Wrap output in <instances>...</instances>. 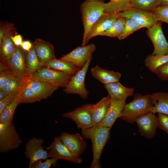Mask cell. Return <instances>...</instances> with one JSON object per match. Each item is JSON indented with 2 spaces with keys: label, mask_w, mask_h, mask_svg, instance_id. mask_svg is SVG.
Wrapping results in <instances>:
<instances>
[{
  "label": "cell",
  "mask_w": 168,
  "mask_h": 168,
  "mask_svg": "<svg viewBox=\"0 0 168 168\" xmlns=\"http://www.w3.org/2000/svg\"><path fill=\"white\" fill-rule=\"evenodd\" d=\"M154 106L151 94L136 93L133 100L125 104L119 118L128 123L133 124L140 117L151 112Z\"/></svg>",
  "instance_id": "1"
},
{
  "label": "cell",
  "mask_w": 168,
  "mask_h": 168,
  "mask_svg": "<svg viewBox=\"0 0 168 168\" xmlns=\"http://www.w3.org/2000/svg\"><path fill=\"white\" fill-rule=\"evenodd\" d=\"M111 128L98 126L81 130V135L85 139L90 140L93 159L90 168H100V157L106 143L110 138Z\"/></svg>",
  "instance_id": "2"
},
{
  "label": "cell",
  "mask_w": 168,
  "mask_h": 168,
  "mask_svg": "<svg viewBox=\"0 0 168 168\" xmlns=\"http://www.w3.org/2000/svg\"><path fill=\"white\" fill-rule=\"evenodd\" d=\"M106 3L104 0H84L80 10L84 28L81 46H85L86 36L94 24L104 13Z\"/></svg>",
  "instance_id": "3"
},
{
  "label": "cell",
  "mask_w": 168,
  "mask_h": 168,
  "mask_svg": "<svg viewBox=\"0 0 168 168\" xmlns=\"http://www.w3.org/2000/svg\"><path fill=\"white\" fill-rule=\"evenodd\" d=\"M22 141L12 121L0 123V152H8L18 148Z\"/></svg>",
  "instance_id": "4"
},
{
  "label": "cell",
  "mask_w": 168,
  "mask_h": 168,
  "mask_svg": "<svg viewBox=\"0 0 168 168\" xmlns=\"http://www.w3.org/2000/svg\"><path fill=\"white\" fill-rule=\"evenodd\" d=\"M30 76L35 79L49 83L58 88H65L72 76L46 66H43Z\"/></svg>",
  "instance_id": "5"
},
{
  "label": "cell",
  "mask_w": 168,
  "mask_h": 168,
  "mask_svg": "<svg viewBox=\"0 0 168 168\" xmlns=\"http://www.w3.org/2000/svg\"><path fill=\"white\" fill-rule=\"evenodd\" d=\"M93 104L87 103L63 114V117L74 122L81 130L93 127L92 110Z\"/></svg>",
  "instance_id": "6"
},
{
  "label": "cell",
  "mask_w": 168,
  "mask_h": 168,
  "mask_svg": "<svg viewBox=\"0 0 168 168\" xmlns=\"http://www.w3.org/2000/svg\"><path fill=\"white\" fill-rule=\"evenodd\" d=\"M91 58L71 78L63 91L67 94H76L83 99H87L89 94V91L85 87V80L90 64L92 60Z\"/></svg>",
  "instance_id": "7"
},
{
  "label": "cell",
  "mask_w": 168,
  "mask_h": 168,
  "mask_svg": "<svg viewBox=\"0 0 168 168\" xmlns=\"http://www.w3.org/2000/svg\"><path fill=\"white\" fill-rule=\"evenodd\" d=\"M162 22L157 21L146 31L153 45L152 55L168 54V42L163 32Z\"/></svg>",
  "instance_id": "8"
},
{
  "label": "cell",
  "mask_w": 168,
  "mask_h": 168,
  "mask_svg": "<svg viewBox=\"0 0 168 168\" xmlns=\"http://www.w3.org/2000/svg\"><path fill=\"white\" fill-rule=\"evenodd\" d=\"M96 49V46L93 43L78 46L59 59L71 62L81 69L86 62L92 58V54Z\"/></svg>",
  "instance_id": "9"
},
{
  "label": "cell",
  "mask_w": 168,
  "mask_h": 168,
  "mask_svg": "<svg viewBox=\"0 0 168 168\" xmlns=\"http://www.w3.org/2000/svg\"><path fill=\"white\" fill-rule=\"evenodd\" d=\"M49 158L57 160L61 159L80 164L82 161L80 157L75 156L60 140L59 137H56L54 141L48 147Z\"/></svg>",
  "instance_id": "10"
},
{
  "label": "cell",
  "mask_w": 168,
  "mask_h": 168,
  "mask_svg": "<svg viewBox=\"0 0 168 168\" xmlns=\"http://www.w3.org/2000/svg\"><path fill=\"white\" fill-rule=\"evenodd\" d=\"M44 141L41 138L33 137L29 140L25 145V155L29 159V168L39 160L49 158L48 151L43 146Z\"/></svg>",
  "instance_id": "11"
},
{
  "label": "cell",
  "mask_w": 168,
  "mask_h": 168,
  "mask_svg": "<svg viewBox=\"0 0 168 168\" xmlns=\"http://www.w3.org/2000/svg\"><path fill=\"white\" fill-rule=\"evenodd\" d=\"M141 136L151 139L155 136L158 128V118L155 114L150 112L137 119L136 121Z\"/></svg>",
  "instance_id": "12"
},
{
  "label": "cell",
  "mask_w": 168,
  "mask_h": 168,
  "mask_svg": "<svg viewBox=\"0 0 168 168\" xmlns=\"http://www.w3.org/2000/svg\"><path fill=\"white\" fill-rule=\"evenodd\" d=\"M120 13L107 14L104 13L94 24L88 33L85 40L86 45L93 38L100 34L109 29L113 23L120 16Z\"/></svg>",
  "instance_id": "13"
},
{
  "label": "cell",
  "mask_w": 168,
  "mask_h": 168,
  "mask_svg": "<svg viewBox=\"0 0 168 168\" xmlns=\"http://www.w3.org/2000/svg\"><path fill=\"white\" fill-rule=\"evenodd\" d=\"M59 137L65 145L77 157L82 155L87 147L86 142L79 133L70 134L63 132Z\"/></svg>",
  "instance_id": "14"
},
{
  "label": "cell",
  "mask_w": 168,
  "mask_h": 168,
  "mask_svg": "<svg viewBox=\"0 0 168 168\" xmlns=\"http://www.w3.org/2000/svg\"><path fill=\"white\" fill-rule=\"evenodd\" d=\"M120 16L133 19L143 28L147 29L151 27L158 21L151 12L143 11L134 8L120 12Z\"/></svg>",
  "instance_id": "15"
},
{
  "label": "cell",
  "mask_w": 168,
  "mask_h": 168,
  "mask_svg": "<svg viewBox=\"0 0 168 168\" xmlns=\"http://www.w3.org/2000/svg\"><path fill=\"white\" fill-rule=\"evenodd\" d=\"M29 84L35 95L36 102L51 96L58 87L52 84L27 76Z\"/></svg>",
  "instance_id": "16"
},
{
  "label": "cell",
  "mask_w": 168,
  "mask_h": 168,
  "mask_svg": "<svg viewBox=\"0 0 168 168\" xmlns=\"http://www.w3.org/2000/svg\"><path fill=\"white\" fill-rule=\"evenodd\" d=\"M126 100V99L111 98L107 113L99 126L111 128L117 119L120 116Z\"/></svg>",
  "instance_id": "17"
},
{
  "label": "cell",
  "mask_w": 168,
  "mask_h": 168,
  "mask_svg": "<svg viewBox=\"0 0 168 168\" xmlns=\"http://www.w3.org/2000/svg\"><path fill=\"white\" fill-rule=\"evenodd\" d=\"M26 52L20 46H16L8 65L15 75L21 77L28 76L26 66Z\"/></svg>",
  "instance_id": "18"
},
{
  "label": "cell",
  "mask_w": 168,
  "mask_h": 168,
  "mask_svg": "<svg viewBox=\"0 0 168 168\" xmlns=\"http://www.w3.org/2000/svg\"><path fill=\"white\" fill-rule=\"evenodd\" d=\"M37 55L44 65L56 58L53 45L41 39L37 38L33 43Z\"/></svg>",
  "instance_id": "19"
},
{
  "label": "cell",
  "mask_w": 168,
  "mask_h": 168,
  "mask_svg": "<svg viewBox=\"0 0 168 168\" xmlns=\"http://www.w3.org/2000/svg\"><path fill=\"white\" fill-rule=\"evenodd\" d=\"M111 97L108 95L93 104L92 110V118L93 127L99 126L104 119L109 108Z\"/></svg>",
  "instance_id": "20"
},
{
  "label": "cell",
  "mask_w": 168,
  "mask_h": 168,
  "mask_svg": "<svg viewBox=\"0 0 168 168\" xmlns=\"http://www.w3.org/2000/svg\"><path fill=\"white\" fill-rule=\"evenodd\" d=\"M92 76L104 85L119 81L121 73L118 72L103 69L98 65L90 69Z\"/></svg>",
  "instance_id": "21"
},
{
  "label": "cell",
  "mask_w": 168,
  "mask_h": 168,
  "mask_svg": "<svg viewBox=\"0 0 168 168\" xmlns=\"http://www.w3.org/2000/svg\"><path fill=\"white\" fill-rule=\"evenodd\" d=\"M104 87L111 98L127 99L134 95V88L127 87L119 81L104 85Z\"/></svg>",
  "instance_id": "22"
},
{
  "label": "cell",
  "mask_w": 168,
  "mask_h": 168,
  "mask_svg": "<svg viewBox=\"0 0 168 168\" xmlns=\"http://www.w3.org/2000/svg\"><path fill=\"white\" fill-rule=\"evenodd\" d=\"M17 34L16 30L11 31L5 36L0 42V59L1 61L8 65L10 58L15 51L16 46L11 37Z\"/></svg>",
  "instance_id": "23"
},
{
  "label": "cell",
  "mask_w": 168,
  "mask_h": 168,
  "mask_svg": "<svg viewBox=\"0 0 168 168\" xmlns=\"http://www.w3.org/2000/svg\"><path fill=\"white\" fill-rule=\"evenodd\" d=\"M43 66L60 71L72 76L81 69L71 62L56 58L47 62Z\"/></svg>",
  "instance_id": "24"
},
{
  "label": "cell",
  "mask_w": 168,
  "mask_h": 168,
  "mask_svg": "<svg viewBox=\"0 0 168 168\" xmlns=\"http://www.w3.org/2000/svg\"><path fill=\"white\" fill-rule=\"evenodd\" d=\"M154 106L151 112L168 115V93L158 92L152 95Z\"/></svg>",
  "instance_id": "25"
},
{
  "label": "cell",
  "mask_w": 168,
  "mask_h": 168,
  "mask_svg": "<svg viewBox=\"0 0 168 168\" xmlns=\"http://www.w3.org/2000/svg\"><path fill=\"white\" fill-rule=\"evenodd\" d=\"M26 66L28 76L37 72L43 66L37 55L33 46L29 51L26 52Z\"/></svg>",
  "instance_id": "26"
},
{
  "label": "cell",
  "mask_w": 168,
  "mask_h": 168,
  "mask_svg": "<svg viewBox=\"0 0 168 168\" xmlns=\"http://www.w3.org/2000/svg\"><path fill=\"white\" fill-rule=\"evenodd\" d=\"M131 0H110L105 7L104 13L112 14L119 13L132 8Z\"/></svg>",
  "instance_id": "27"
},
{
  "label": "cell",
  "mask_w": 168,
  "mask_h": 168,
  "mask_svg": "<svg viewBox=\"0 0 168 168\" xmlns=\"http://www.w3.org/2000/svg\"><path fill=\"white\" fill-rule=\"evenodd\" d=\"M168 62V54L147 55L144 60V64L151 72H154L155 70L160 66Z\"/></svg>",
  "instance_id": "28"
},
{
  "label": "cell",
  "mask_w": 168,
  "mask_h": 168,
  "mask_svg": "<svg viewBox=\"0 0 168 168\" xmlns=\"http://www.w3.org/2000/svg\"><path fill=\"white\" fill-rule=\"evenodd\" d=\"M27 76L23 78L19 93L21 103L22 104L36 102L34 94L28 82Z\"/></svg>",
  "instance_id": "29"
},
{
  "label": "cell",
  "mask_w": 168,
  "mask_h": 168,
  "mask_svg": "<svg viewBox=\"0 0 168 168\" xmlns=\"http://www.w3.org/2000/svg\"><path fill=\"white\" fill-rule=\"evenodd\" d=\"M125 21L126 18L120 16L113 23L109 29L102 33L100 35L111 37H118L123 30Z\"/></svg>",
  "instance_id": "30"
},
{
  "label": "cell",
  "mask_w": 168,
  "mask_h": 168,
  "mask_svg": "<svg viewBox=\"0 0 168 168\" xmlns=\"http://www.w3.org/2000/svg\"><path fill=\"white\" fill-rule=\"evenodd\" d=\"M131 5L133 8L151 12L160 6L159 0H131Z\"/></svg>",
  "instance_id": "31"
},
{
  "label": "cell",
  "mask_w": 168,
  "mask_h": 168,
  "mask_svg": "<svg viewBox=\"0 0 168 168\" xmlns=\"http://www.w3.org/2000/svg\"><path fill=\"white\" fill-rule=\"evenodd\" d=\"M20 103V99L19 95L12 102L7 106L0 113V123L12 121L15 110Z\"/></svg>",
  "instance_id": "32"
},
{
  "label": "cell",
  "mask_w": 168,
  "mask_h": 168,
  "mask_svg": "<svg viewBox=\"0 0 168 168\" xmlns=\"http://www.w3.org/2000/svg\"><path fill=\"white\" fill-rule=\"evenodd\" d=\"M142 28V26L133 19L126 18L123 30L117 38L119 40H123L136 30Z\"/></svg>",
  "instance_id": "33"
},
{
  "label": "cell",
  "mask_w": 168,
  "mask_h": 168,
  "mask_svg": "<svg viewBox=\"0 0 168 168\" xmlns=\"http://www.w3.org/2000/svg\"><path fill=\"white\" fill-rule=\"evenodd\" d=\"M23 78L14 76L6 84L0 88V90L9 94L20 91Z\"/></svg>",
  "instance_id": "34"
},
{
  "label": "cell",
  "mask_w": 168,
  "mask_h": 168,
  "mask_svg": "<svg viewBox=\"0 0 168 168\" xmlns=\"http://www.w3.org/2000/svg\"><path fill=\"white\" fill-rule=\"evenodd\" d=\"M152 12L158 21L168 24V5L159 6Z\"/></svg>",
  "instance_id": "35"
},
{
  "label": "cell",
  "mask_w": 168,
  "mask_h": 168,
  "mask_svg": "<svg viewBox=\"0 0 168 168\" xmlns=\"http://www.w3.org/2000/svg\"><path fill=\"white\" fill-rule=\"evenodd\" d=\"M39 160L34 162L30 168H49L52 166L56 165L58 160L55 158H48L44 160Z\"/></svg>",
  "instance_id": "36"
},
{
  "label": "cell",
  "mask_w": 168,
  "mask_h": 168,
  "mask_svg": "<svg viewBox=\"0 0 168 168\" xmlns=\"http://www.w3.org/2000/svg\"><path fill=\"white\" fill-rule=\"evenodd\" d=\"M16 29L13 23L0 22V42L2 41L7 34L11 31L15 30Z\"/></svg>",
  "instance_id": "37"
},
{
  "label": "cell",
  "mask_w": 168,
  "mask_h": 168,
  "mask_svg": "<svg viewBox=\"0 0 168 168\" xmlns=\"http://www.w3.org/2000/svg\"><path fill=\"white\" fill-rule=\"evenodd\" d=\"M19 92L20 91L11 93L6 98L0 100V113L15 100L19 96Z\"/></svg>",
  "instance_id": "38"
},
{
  "label": "cell",
  "mask_w": 168,
  "mask_h": 168,
  "mask_svg": "<svg viewBox=\"0 0 168 168\" xmlns=\"http://www.w3.org/2000/svg\"><path fill=\"white\" fill-rule=\"evenodd\" d=\"M161 80H168V62L157 68L154 72Z\"/></svg>",
  "instance_id": "39"
},
{
  "label": "cell",
  "mask_w": 168,
  "mask_h": 168,
  "mask_svg": "<svg viewBox=\"0 0 168 168\" xmlns=\"http://www.w3.org/2000/svg\"><path fill=\"white\" fill-rule=\"evenodd\" d=\"M158 114V128L168 134V115L162 113Z\"/></svg>",
  "instance_id": "40"
},
{
  "label": "cell",
  "mask_w": 168,
  "mask_h": 168,
  "mask_svg": "<svg viewBox=\"0 0 168 168\" xmlns=\"http://www.w3.org/2000/svg\"><path fill=\"white\" fill-rule=\"evenodd\" d=\"M15 76L16 75L10 70H6L0 72V88L6 84Z\"/></svg>",
  "instance_id": "41"
},
{
  "label": "cell",
  "mask_w": 168,
  "mask_h": 168,
  "mask_svg": "<svg viewBox=\"0 0 168 168\" xmlns=\"http://www.w3.org/2000/svg\"><path fill=\"white\" fill-rule=\"evenodd\" d=\"M12 39L16 46H20L23 42L22 36L20 34H16L11 37Z\"/></svg>",
  "instance_id": "42"
},
{
  "label": "cell",
  "mask_w": 168,
  "mask_h": 168,
  "mask_svg": "<svg viewBox=\"0 0 168 168\" xmlns=\"http://www.w3.org/2000/svg\"><path fill=\"white\" fill-rule=\"evenodd\" d=\"M33 44L29 40L23 41L20 47L25 51H29L33 47Z\"/></svg>",
  "instance_id": "43"
},
{
  "label": "cell",
  "mask_w": 168,
  "mask_h": 168,
  "mask_svg": "<svg viewBox=\"0 0 168 168\" xmlns=\"http://www.w3.org/2000/svg\"><path fill=\"white\" fill-rule=\"evenodd\" d=\"M6 70H11L9 66L5 64L2 62H0V72Z\"/></svg>",
  "instance_id": "44"
},
{
  "label": "cell",
  "mask_w": 168,
  "mask_h": 168,
  "mask_svg": "<svg viewBox=\"0 0 168 168\" xmlns=\"http://www.w3.org/2000/svg\"><path fill=\"white\" fill-rule=\"evenodd\" d=\"M9 94L4 91L0 90V100L6 98Z\"/></svg>",
  "instance_id": "45"
},
{
  "label": "cell",
  "mask_w": 168,
  "mask_h": 168,
  "mask_svg": "<svg viewBox=\"0 0 168 168\" xmlns=\"http://www.w3.org/2000/svg\"><path fill=\"white\" fill-rule=\"evenodd\" d=\"M160 6L168 5V0H159Z\"/></svg>",
  "instance_id": "46"
}]
</instances>
